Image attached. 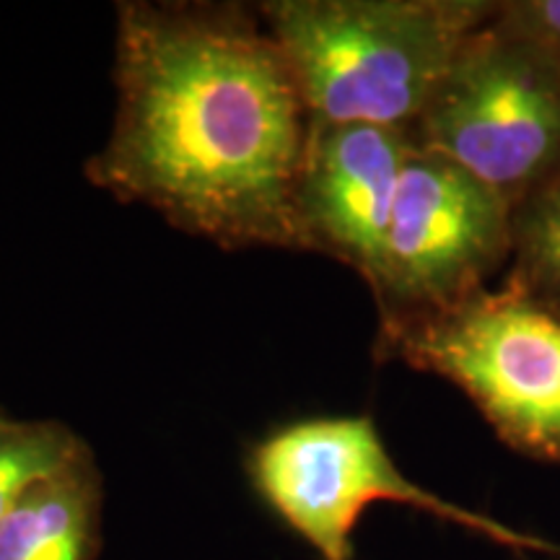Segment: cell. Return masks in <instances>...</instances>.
Returning <instances> with one entry per match:
<instances>
[{
	"label": "cell",
	"mask_w": 560,
	"mask_h": 560,
	"mask_svg": "<svg viewBox=\"0 0 560 560\" xmlns=\"http://www.w3.org/2000/svg\"><path fill=\"white\" fill-rule=\"evenodd\" d=\"M115 86V125L86 166L100 190L223 249H301L312 117L260 13L120 3Z\"/></svg>",
	"instance_id": "obj_1"
},
{
	"label": "cell",
	"mask_w": 560,
	"mask_h": 560,
	"mask_svg": "<svg viewBox=\"0 0 560 560\" xmlns=\"http://www.w3.org/2000/svg\"><path fill=\"white\" fill-rule=\"evenodd\" d=\"M499 0H270L312 122L408 130Z\"/></svg>",
	"instance_id": "obj_2"
},
{
	"label": "cell",
	"mask_w": 560,
	"mask_h": 560,
	"mask_svg": "<svg viewBox=\"0 0 560 560\" xmlns=\"http://www.w3.org/2000/svg\"><path fill=\"white\" fill-rule=\"evenodd\" d=\"M247 470L260 499L319 560H353L355 527L374 503L420 511L511 556L558 558L560 552V542L408 478L371 416H325L283 425L252 450Z\"/></svg>",
	"instance_id": "obj_3"
},
{
	"label": "cell",
	"mask_w": 560,
	"mask_h": 560,
	"mask_svg": "<svg viewBox=\"0 0 560 560\" xmlns=\"http://www.w3.org/2000/svg\"><path fill=\"white\" fill-rule=\"evenodd\" d=\"M376 359L454 384L501 444L560 467V312L511 280L450 310L380 325Z\"/></svg>",
	"instance_id": "obj_4"
},
{
	"label": "cell",
	"mask_w": 560,
	"mask_h": 560,
	"mask_svg": "<svg viewBox=\"0 0 560 560\" xmlns=\"http://www.w3.org/2000/svg\"><path fill=\"white\" fill-rule=\"evenodd\" d=\"M408 136L516 210L560 177V62L488 21L462 47Z\"/></svg>",
	"instance_id": "obj_5"
},
{
	"label": "cell",
	"mask_w": 560,
	"mask_h": 560,
	"mask_svg": "<svg viewBox=\"0 0 560 560\" xmlns=\"http://www.w3.org/2000/svg\"><path fill=\"white\" fill-rule=\"evenodd\" d=\"M514 208L454 161L412 145L371 285L382 325L450 310L511 265Z\"/></svg>",
	"instance_id": "obj_6"
},
{
	"label": "cell",
	"mask_w": 560,
	"mask_h": 560,
	"mask_svg": "<svg viewBox=\"0 0 560 560\" xmlns=\"http://www.w3.org/2000/svg\"><path fill=\"white\" fill-rule=\"evenodd\" d=\"M410 151L408 130L312 122L293 198L301 249L335 257L371 289Z\"/></svg>",
	"instance_id": "obj_7"
},
{
	"label": "cell",
	"mask_w": 560,
	"mask_h": 560,
	"mask_svg": "<svg viewBox=\"0 0 560 560\" xmlns=\"http://www.w3.org/2000/svg\"><path fill=\"white\" fill-rule=\"evenodd\" d=\"M102 475L86 452L42 480L0 522V560H96Z\"/></svg>",
	"instance_id": "obj_8"
},
{
	"label": "cell",
	"mask_w": 560,
	"mask_h": 560,
	"mask_svg": "<svg viewBox=\"0 0 560 560\" xmlns=\"http://www.w3.org/2000/svg\"><path fill=\"white\" fill-rule=\"evenodd\" d=\"M91 452L68 425L55 420L0 423V522L34 486Z\"/></svg>",
	"instance_id": "obj_9"
},
{
	"label": "cell",
	"mask_w": 560,
	"mask_h": 560,
	"mask_svg": "<svg viewBox=\"0 0 560 560\" xmlns=\"http://www.w3.org/2000/svg\"><path fill=\"white\" fill-rule=\"evenodd\" d=\"M506 280L560 312V177L514 210V249Z\"/></svg>",
	"instance_id": "obj_10"
},
{
	"label": "cell",
	"mask_w": 560,
	"mask_h": 560,
	"mask_svg": "<svg viewBox=\"0 0 560 560\" xmlns=\"http://www.w3.org/2000/svg\"><path fill=\"white\" fill-rule=\"evenodd\" d=\"M490 26L560 62V0H499Z\"/></svg>",
	"instance_id": "obj_11"
},
{
	"label": "cell",
	"mask_w": 560,
	"mask_h": 560,
	"mask_svg": "<svg viewBox=\"0 0 560 560\" xmlns=\"http://www.w3.org/2000/svg\"><path fill=\"white\" fill-rule=\"evenodd\" d=\"M5 420H9V418H5V416H0V423H5Z\"/></svg>",
	"instance_id": "obj_12"
},
{
	"label": "cell",
	"mask_w": 560,
	"mask_h": 560,
	"mask_svg": "<svg viewBox=\"0 0 560 560\" xmlns=\"http://www.w3.org/2000/svg\"><path fill=\"white\" fill-rule=\"evenodd\" d=\"M556 560H560V552H558V558H556Z\"/></svg>",
	"instance_id": "obj_13"
}]
</instances>
